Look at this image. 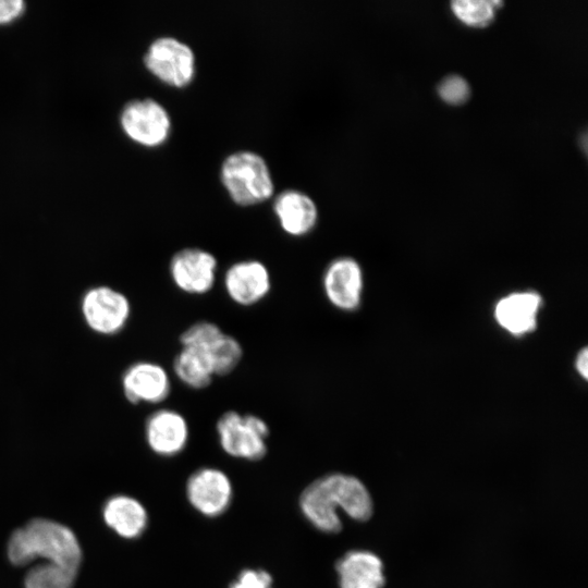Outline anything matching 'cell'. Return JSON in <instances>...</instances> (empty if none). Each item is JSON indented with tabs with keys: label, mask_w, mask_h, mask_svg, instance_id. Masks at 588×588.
Listing matches in <instances>:
<instances>
[{
	"label": "cell",
	"mask_w": 588,
	"mask_h": 588,
	"mask_svg": "<svg viewBox=\"0 0 588 588\" xmlns=\"http://www.w3.org/2000/svg\"><path fill=\"white\" fill-rule=\"evenodd\" d=\"M216 256L199 247H185L170 259L169 274L174 286L182 293L201 296L209 293L217 281Z\"/></svg>",
	"instance_id": "cell-6"
},
{
	"label": "cell",
	"mask_w": 588,
	"mask_h": 588,
	"mask_svg": "<svg viewBox=\"0 0 588 588\" xmlns=\"http://www.w3.org/2000/svg\"><path fill=\"white\" fill-rule=\"evenodd\" d=\"M221 180L233 200L250 205L269 198L273 180L266 160L252 150L229 155L221 166Z\"/></svg>",
	"instance_id": "cell-3"
},
{
	"label": "cell",
	"mask_w": 588,
	"mask_h": 588,
	"mask_svg": "<svg viewBox=\"0 0 588 588\" xmlns=\"http://www.w3.org/2000/svg\"><path fill=\"white\" fill-rule=\"evenodd\" d=\"M322 291L335 309L352 313L362 303L364 275L360 265L352 257L331 260L323 270Z\"/></svg>",
	"instance_id": "cell-9"
},
{
	"label": "cell",
	"mask_w": 588,
	"mask_h": 588,
	"mask_svg": "<svg viewBox=\"0 0 588 588\" xmlns=\"http://www.w3.org/2000/svg\"><path fill=\"white\" fill-rule=\"evenodd\" d=\"M144 63L155 76L176 87L188 84L195 74L193 49L172 36L156 38L145 53Z\"/></svg>",
	"instance_id": "cell-5"
},
{
	"label": "cell",
	"mask_w": 588,
	"mask_h": 588,
	"mask_svg": "<svg viewBox=\"0 0 588 588\" xmlns=\"http://www.w3.org/2000/svg\"><path fill=\"white\" fill-rule=\"evenodd\" d=\"M191 504L206 516L222 514L232 499V485L228 476L216 468L196 470L187 481Z\"/></svg>",
	"instance_id": "cell-12"
},
{
	"label": "cell",
	"mask_w": 588,
	"mask_h": 588,
	"mask_svg": "<svg viewBox=\"0 0 588 588\" xmlns=\"http://www.w3.org/2000/svg\"><path fill=\"white\" fill-rule=\"evenodd\" d=\"M230 588H272V578L262 569H245Z\"/></svg>",
	"instance_id": "cell-24"
},
{
	"label": "cell",
	"mask_w": 588,
	"mask_h": 588,
	"mask_svg": "<svg viewBox=\"0 0 588 588\" xmlns=\"http://www.w3.org/2000/svg\"><path fill=\"white\" fill-rule=\"evenodd\" d=\"M173 372L185 387L193 390L206 389L216 377L208 352L191 346H181L173 360Z\"/></svg>",
	"instance_id": "cell-18"
},
{
	"label": "cell",
	"mask_w": 588,
	"mask_h": 588,
	"mask_svg": "<svg viewBox=\"0 0 588 588\" xmlns=\"http://www.w3.org/2000/svg\"><path fill=\"white\" fill-rule=\"evenodd\" d=\"M103 518L118 535L128 539L138 537L147 524L144 506L126 495L111 498L103 507Z\"/></svg>",
	"instance_id": "cell-17"
},
{
	"label": "cell",
	"mask_w": 588,
	"mask_h": 588,
	"mask_svg": "<svg viewBox=\"0 0 588 588\" xmlns=\"http://www.w3.org/2000/svg\"><path fill=\"white\" fill-rule=\"evenodd\" d=\"M273 210L282 230L292 236L308 234L318 220L315 201L298 189L282 191L274 199Z\"/></svg>",
	"instance_id": "cell-15"
},
{
	"label": "cell",
	"mask_w": 588,
	"mask_h": 588,
	"mask_svg": "<svg viewBox=\"0 0 588 588\" xmlns=\"http://www.w3.org/2000/svg\"><path fill=\"white\" fill-rule=\"evenodd\" d=\"M82 314L91 330L111 335L126 326L131 315V304L121 292L109 286H96L84 294Z\"/></svg>",
	"instance_id": "cell-8"
},
{
	"label": "cell",
	"mask_w": 588,
	"mask_h": 588,
	"mask_svg": "<svg viewBox=\"0 0 588 588\" xmlns=\"http://www.w3.org/2000/svg\"><path fill=\"white\" fill-rule=\"evenodd\" d=\"M8 558L17 566L41 559L44 563L77 572L82 550L70 528L50 519L36 518L12 534L8 542Z\"/></svg>",
	"instance_id": "cell-2"
},
{
	"label": "cell",
	"mask_w": 588,
	"mask_h": 588,
	"mask_svg": "<svg viewBox=\"0 0 588 588\" xmlns=\"http://www.w3.org/2000/svg\"><path fill=\"white\" fill-rule=\"evenodd\" d=\"M542 301L536 292H516L502 297L494 307L498 324L513 335L531 332Z\"/></svg>",
	"instance_id": "cell-14"
},
{
	"label": "cell",
	"mask_w": 588,
	"mask_h": 588,
	"mask_svg": "<svg viewBox=\"0 0 588 588\" xmlns=\"http://www.w3.org/2000/svg\"><path fill=\"white\" fill-rule=\"evenodd\" d=\"M223 332L217 323L201 320L188 326L179 339L181 346L207 350Z\"/></svg>",
	"instance_id": "cell-22"
},
{
	"label": "cell",
	"mask_w": 588,
	"mask_h": 588,
	"mask_svg": "<svg viewBox=\"0 0 588 588\" xmlns=\"http://www.w3.org/2000/svg\"><path fill=\"white\" fill-rule=\"evenodd\" d=\"M437 90L440 98L449 105H462L470 95L468 82L457 74H450L442 78Z\"/></svg>",
	"instance_id": "cell-23"
},
{
	"label": "cell",
	"mask_w": 588,
	"mask_h": 588,
	"mask_svg": "<svg viewBox=\"0 0 588 588\" xmlns=\"http://www.w3.org/2000/svg\"><path fill=\"white\" fill-rule=\"evenodd\" d=\"M502 2L498 0H455L451 7L455 16L469 26H485L494 16V11Z\"/></svg>",
	"instance_id": "cell-21"
},
{
	"label": "cell",
	"mask_w": 588,
	"mask_h": 588,
	"mask_svg": "<svg viewBox=\"0 0 588 588\" xmlns=\"http://www.w3.org/2000/svg\"><path fill=\"white\" fill-rule=\"evenodd\" d=\"M25 11L23 0H0V24H8L19 19Z\"/></svg>",
	"instance_id": "cell-25"
},
{
	"label": "cell",
	"mask_w": 588,
	"mask_h": 588,
	"mask_svg": "<svg viewBox=\"0 0 588 588\" xmlns=\"http://www.w3.org/2000/svg\"><path fill=\"white\" fill-rule=\"evenodd\" d=\"M223 287L234 304L242 307L255 306L269 295L272 289L271 273L260 260H238L225 269Z\"/></svg>",
	"instance_id": "cell-10"
},
{
	"label": "cell",
	"mask_w": 588,
	"mask_h": 588,
	"mask_svg": "<svg viewBox=\"0 0 588 588\" xmlns=\"http://www.w3.org/2000/svg\"><path fill=\"white\" fill-rule=\"evenodd\" d=\"M77 572L52 564L33 566L24 579L25 588H72Z\"/></svg>",
	"instance_id": "cell-20"
},
{
	"label": "cell",
	"mask_w": 588,
	"mask_h": 588,
	"mask_svg": "<svg viewBox=\"0 0 588 588\" xmlns=\"http://www.w3.org/2000/svg\"><path fill=\"white\" fill-rule=\"evenodd\" d=\"M120 123L131 139L149 147L163 143L171 130L169 112L151 98L134 99L125 103Z\"/></svg>",
	"instance_id": "cell-7"
},
{
	"label": "cell",
	"mask_w": 588,
	"mask_h": 588,
	"mask_svg": "<svg viewBox=\"0 0 588 588\" xmlns=\"http://www.w3.org/2000/svg\"><path fill=\"white\" fill-rule=\"evenodd\" d=\"M216 430L222 450L233 457L258 461L267 453L269 426L257 415L226 411Z\"/></svg>",
	"instance_id": "cell-4"
},
{
	"label": "cell",
	"mask_w": 588,
	"mask_h": 588,
	"mask_svg": "<svg viewBox=\"0 0 588 588\" xmlns=\"http://www.w3.org/2000/svg\"><path fill=\"white\" fill-rule=\"evenodd\" d=\"M335 568L341 588H382L385 583L381 560L369 551H350Z\"/></svg>",
	"instance_id": "cell-16"
},
{
	"label": "cell",
	"mask_w": 588,
	"mask_h": 588,
	"mask_svg": "<svg viewBox=\"0 0 588 588\" xmlns=\"http://www.w3.org/2000/svg\"><path fill=\"white\" fill-rule=\"evenodd\" d=\"M146 440L149 448L162 456L181 453L189 437L186 418L173 408H160L154 412L145 426Z\"/></svg>",
	"instance_id": "cell-13"
},
{
	"label": "cell",
	"mask_w": 588,
	"mask_h": 588,
	"mask_svg": "<svg viewBox=\"0 0 588 588\" xmlns=\"http://www.w3.org/2000/svg\"><path fill=\"white\" fill-rule=\"evenodd\" d=\"M126 400L133 404H158L171 393V379L167 369L154 362H137L122 377Z\"/></svg>",
	"instance_id": "cell-11"
},
{
	"label": "cell",
	"mask_w": 588,
	"mask_h": 588,
	"mask_svg": "<svg viewBox=\"0 0 588 588\" xmlns=\"http://www.w3.org/2000/svg\"><path fill=\"white\" fill-rule=\"evenodd\" d=\"M215 376L230 375L243 358L241 342L231 334L223 332L207 350Z\"/></svg>",
	"instance_id": "cell-19"
},
{
	"label": "cell",
	"mask_w": 588,
	"mask_h": 588,
	"mask_svg": "<svg viewBox=\"0 0 588 588\" xmlns=\"http://www.w3.org/2000/svg\"><path fill=\"white\" fill-rule=\"evenodd\" d=\"M299 504L306 518L323 532L341 530L339 510L356 520H367L372 514L366 487L359 479L344 474H330L313 481L302 492Z\"/></svg>",
	"instance_id": "cell-1"
},
{
	"label": "cell",
	"mask_w": 588,
	"mask_h": 588,
	"mask_svg": "<svg viewBox=\"0 0 588 588\" xmlns=\"http://www.w3.org/2000/svg\"><path fill=\"white\" fill-rule=\"evenodd\" d=\"M575 368L580 377L588 378V351L584 347L577 355Z\"/></svg>",
	"instance_id": "cell-26"
}]
</instances>
